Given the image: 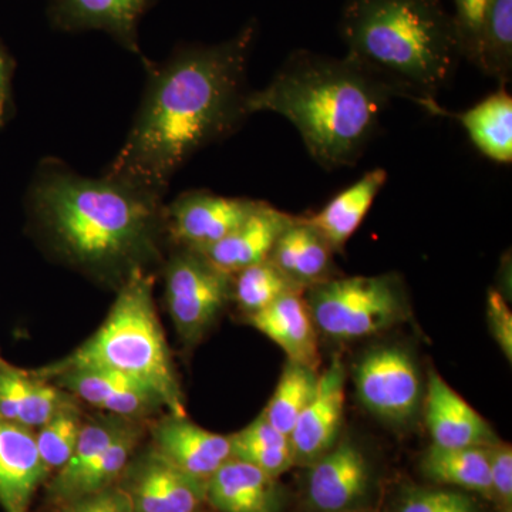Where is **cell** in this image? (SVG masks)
Returning a JSON list of instances; mask_svg holds the SVG:
<instances>
[{
	"label": "cell",
	"instance_id": "f1b7e54d",
	"mask_svg": "<svg viewBox=\"0 0 512 512\" xmlns=\"http://www.w3.org/2000/svg\"><path fill=\"white\" fill-rule=\"evenodd\" d=\"M291 292L303 289L269 259L232 275V301L247 318Z\"/></svg>",
	"mask_w": 512,
	"mask_h": 512
},
{
	"label": "cell",
	"instance_id": "74e56055",
	"mask_svg": "<svg viewBox=\"0 0 512 512\" xmlns=\"http://www.w3.org/2000/svg\"><path fill=\"white\" fill-rule=\"evenodd\" d=\"M503 512H512L511 507H503Z\"/></svg>",
	"mask_w": 512,
	"mask_h": 512
},
{
	"label": "cell",
	"instance_id": "8d00e7d4",
	"mask_svg": "<svg viewBox=\"0 0 512 512\" xmlns=\"http://www.w3.org/2000/svg\"><path fill=\"white\" fill-rule=\"evenodd\" d=\"M16 62L8 47L0 40V128L6 126L15 116V97H13V77Z\"/></svg>",
	"mask_w": 512,
	"mask_h": 512
},
{
	"label": "cell",
	"instance_id": "e0dca14e",
	"mask_svg": "<svg viewBox=\"0 0 512 512\" xmlns=\"http://www.w3.org/2000/svg\"><path fill=\"white\" fill-rule=\"evenodd\" d=\"M426 426L434 446L488 447L500 441L488 421L436 372L427 383Z\"/></svg>",
	"mask_w": 512,
	"mask_h": 512
},
{
	"label": "cell",
	"instance_id": "6da1fadb",
	"mask_svg": "<svg viewBox=\"0 0 512 512\" xmlns=\"http://www.w3.org/2000/svg\"><path fill=\"white\" fill-rule=\"evenodd\" d=\"M258 36L251 20L215 45H181L147 60L136 117L107 177L164 198L175 174L202 148L231 136L249 116L248 63Z\"/></svg>",
	"mask_w": 512,
	"mask_h": 512
},
{
	"label": "cell",
	"instance_id": "d6986e66",
	"mask_svg": "<svg viewBox=\"0 0 512 512\" xmlns=\"http://www.w3.org/2000/svg\"><path fill=\"white\" fill-rule=\"evenodd\" d=\"M205 495L218 512H281L284 507L276 478L234 457L212 474Z\"/></svg>",
	"mask_w": 512,
	"mask_h": 512
},
{
	"label": "cell",
	"instance_id": "f35d334b",
	"mask_svg": "<svg viewBox=\"0 0 512 512\" xmlns=\"http://www.w3.org/2000/svg\"><path fill=\"white\" fill-rule=\"evenodd\" d=\"M342 512H355V511H342Z\"/></svg>",
	"mask_w": 512,
	"mask_h": 512
},
{
	"label": "cell",
	"instance_id": "7a4b0ae2",
	"mask_svg": "<svg viewBox=\"0 0 512 512\" xmlns=\"http://www.w3.org/2000/svg\"><path fill=\"white\" fill-rule=\"evenodd\" d=\"M29 227L63 264L119 289L161 264L167 234L163 198L101 175L84 177L56 158L37 167L26 195Z\"/></svg>",
	"mask_w": 512,
	"mask_h": 512
},
{
	"label": "cell",
	"instance_id": "484cf974",
	"mask_svg": "<svg viewBox=\"0 0 512 512\" xmlns=\"http://www.w3.org/2000/svg\"><path fill=\"white\" fill-rule=\"evenodd\" d=\"M421 470L434 483L493 497L487 447L444 448L431 444L421 458Z\"/></svg>",
	"mask_w": 512,
	"mask_h": 512
},
{
	"label": "cell",
	"instance_id": "5bb4252c",
	"mask_svg": "<svg viewBox=\"0 0 512 512\" xmlns=\"http://www.w3.org/2000/svg\"><path fill=\"white\" fill-rule=\"evenodd\" d=\"M309 467L308 498L316 510L353 511L369 491V460L352 440H339Z\"/></svg>",
	"mask_w": 512,
	"mask_h": 512
},
{
	"label": "cell",
	"instance_id": "4316f807",
	"mask_svg": "<svg viewBox=\"0 0 512 512\" xmlns=\"http://www.w3.org/2000/svg\"><path fill=\"white\" fill-rule=\"evenodd\" d=\"M229 441L232 457L259 468L269 476L278 478L295 466L291 440L275 429L264 413L245 429L229 434Z\"/></svg>",
	"mask_w": 512,
	"mask_h": 512
},
{
	"label": "cell",
	"instance_id": "5b68a950",
	"mask_svg": "<svg viewBox=\"0 0 512 512\" xmlns=\"http://www.w3.org/2000/svg\"><path fill=\"white\" fill-rule=\"evenodd\" d=\"M154 284L153 272H134L117 289L103 325L70 355L36 369L37 375L47 380L70 369L121 373L157 390L168 413L187 416L180 379L158 318Z\"/></svg>",
	"mask_w": 512,
	"mask_h": 512
},
{
	"label": "cell",
	"instance_id": "4dcf8cb0",
	"mask_svg": "<svg viewBox=\"0 0 512 512\" xmlns=\"http://www.w3.org/2000/svg\"><path fill=\"white\" fill-rule=\"evenodd\" d=\"M79 402L76 400L57 410L35 430L37 448L49 474L62 470L73 456L84 423Z\"/></svg>",
	"mask_w": 512,
	"mask_h": 512
},
{
	"label": "cell",
	"instance_id": "e575fe53",
	"mask_svg": "<svg viewBox=\"0 0 512 512\" xmlns=\"http://www.w3.org/2000/svg\"><path fill=\"white\" fill-rule=\"evenodd\" d=\"M490 461L491 491L503 507L512 504V448L510 444L497 443L487 447Z\"/></svg>",
	"mask_w": 512,
	"mask_h": 512
},
{
	"label": "cell",
	"instance_id": "d590c367",
	"mask_svg": "<svg viewBox=\"0 0 512 512\" xmlns=\"http://www.w3.org/2000/svg\"><path fill=\"white\" fill-rule=\"evenodd\" d=\"M487 318L491 335L508 362L512 360V313L510 306L497 289H491L487 298Z\"/></svg>",
	"mask_w": 512,
	"mask_h": 512
},
{
	"label": "cell",
	"instance_id": "83f0119b",
	"mask_svg": "<svg viewBox=\"0 0 512 512\" xmlns=\"http://www.w3.org/2000/svg\"><path fill=\"white\" fill-rule=\"evenodd\" d=\"M318 384V369L288 360L275 393L262 412L266 420L289 437L296 420L315 397Z\"/></svg>",
	"mask_w": 512,
	"mask_h": 512
},
{
	"label": "cell",
	"instance_id": "ba28073f",
	"mask_svg": "<svg viewBox=\"0 0 512 512\" xmlns=\"http://www.w3.org/2000/svg\"><path fill=\"white\" fill-rule=\"evenodd\" d=\"M360 403L379 419L406 423L419 410L421 379L413 356L400 346L369 350L353 366Z\"/></svg>",
	"mask_w": 512,
	"mask_h": 512
},
{
	"label": "cell",
	"instance_id": "1f68e13d",
	"mask_svg": "<svg viewBox=\"0 0 512 512\" xmlns=\"http://www.w3.org/2000/svg\"><path fill=\"white\" fill-rule=\"evenodd\" d=\"M493 0H454L456 12L451 16L460 43L461 56L477 64L481 33Z\"/></svg>",
	"mask_w": 512,
	"mask_h": 512
},
{
	"label": "cell",
	"instance_id": "30bf717a",
	"mask_svg": "<svg viewBox=\"0 0 512 512\" xmlns=\"http://www.w3.org/2000/svg\"><path fill=\"white\" fill-rule=\"evenodd\" d=\"M262 201L222 197L208 191H188L165 207L168 238L177 247H210L235 231Z\"/></svg>",
	"mask_w": 512,
	"mask_h": 512
},
{
	"label": "cell",
	"instance_id": "ac0fdd59",
	"mask_svg": "<svg viewBox=\"0 0 512 512\" xmlns=\"http://www.w3.org/2000/svg\"><path fill=\"white\" fill-rule=\"evenodd\" d=\"M293 215L261 202L248 220L210 247L198 249L212 265L229 275L266 261L272 248L292 221Z\"/></svg>",
	"mask_w": 512,
	"mask_h": 512
},
{
	"label": "cell",
	"instance_id": "9c48e42d",
	"mask_svg": "<svg viewBox=\"0 0 512 512\" xmlns=\"http://www.w3.org/2000/svg\"><path fill=\"white\" fill-rule=\"evenodd\" d=\"M136 512H200L207 483L188 476L153 446L134 453L120 478Z\"/></svg>",
	"mask_w": 512,
	"mask_h": 512
},
{
	"label": "cell",
	"instance_id": "ffe728a7",
	"mask_svg": "<svg viewBox=\"0 0 512 512\" xmlns=\"http://www.w3.org/2000/svg\"><path fill=\"white\" fill-rule=\"evenodd\" d=\"M76 400L35 370L20 369L0 356V417L3 419L36 430L57 410Z\"/></svg>",
	"mask_w": 512,
	"mask_h": 512
},
{
	"label": "cell",
	"instance_id": "9a60e30c",
	"mask_svg": "<svg viewBox=\"0 0 512 512\" xmlns=\"http://www.w3.org/2000/svg\"><path fill=\"white\" fill-rule=\"evenodd\" d=\"M150 433L151 446L161 456L204 483L232 457L229 436L202 429L188 416L165 414L151 426Z\"/></svg>",
	"mask_w": 512,
	"mask_h": 512
},
{
	"label": "cell",
	"instance_id": "44dd1931",
	"mask_svg": "<svg viewBox=\"0 0 512 512\" xmlns=\"http://www.w3.org/2000/svg\"><path fill=\"white\" fill-rule=\"evenodd\" d=\"M249 325L276 343L291 362L318 369V329L303 292H291L247 318Z\"/></svg>",
	"mask_w": 512,
	"mask_h": 512
},
{
	"label": "cell",
	"instance_id": "2e32d148",
	"mask_svg": "<svg viewBox=\"0 0 512 512\" xmlns=\"http://www.w3.org/2000/svg\"><path fill=\"white\" fill-rule=\"evenodd\" d=\"M47 473L35 430L0 417V507L29 512L33 495Z\"/></svg>",
	"mask_w": 512,
	"mask_h": 512
},
{
	"label": "cell",
	"instance_id": "3957f363",
	"mask_svg": "<svg viewBox=\"0 0 512 512\" xmlns=\"http://www.w3.org/2000/svg\"><path fill=\"white\" fill-rule=\"evenodd\" d=\"M392 94L348 56L296 50L264 89L251 90L249 116L271 111L291 121L306 150L325 170L356 164Z\"/></svg>",
	"mask_w": 512,
	"mask_h": 512
},
{
	"label": "cell",
	"instance_id": "277c9868",
	"mask_svg": "<svg viewBox=\"0 0 512 512\" xmlns=\"http://www.w3.org/2000/svg\"><path fill=\"white\" fill-rule=\"evenodd\" d=\"M339 30L346 56L393 97L443 116L437 97L463 56L440 0H348Z\"/></svg>",
	"mask_w": 512,
	"mask_h": 512
},
{
	"label": "cell",
	"instance_id": "7c38bea8",
	"mask_svg": "<svg viewBox=\"0 0 512 512\" xmlns=\"http://www.w3.org/2000/svg\"><path fill=\"white\" fill-rule=\"evenodd\" d=\"M158 0H50L47 19L53 29L64 33L99 32L109 35L117 45L140 57L141 20Z\"/></svg>",
	"mask_w": 512,
	"mask_h": 512
},
{
	"label": "cell",
	"instance_id": "836d02e7",
	"mask_svg": "<svg viewBox=\"0 0 512 512\" xmlns=\"http://www.w3.org/2000/svg\"><path fill=\"white\" fill-rule=\"evenodd\" d=\"M62 505V512H136L130 495L119 484Z\"/></svg>",
	"mask_w": 512,
	"mask_h": 512
},
{
	"label": "cell",
	"instance_id": "f546056e",
	"mask_svg": "<svg viewBox=\"0 0 512 512\" xmlns=\"http://www.w3.org/2000/svg\"><path fill=\"white\" fill-rule=\"evenodd\" d=\"M477 67L505 86L512 73V0H493L478 50Z\"/></svg>",
	"mask_w": 512,
	"mask_h": 512
},
{
	"label": "cell",
	"instance_id": "4fadbf2b",
	"mask_svg": "<svg viewBox=\"0 0 512 512\" xmlns=\"http://www.w3.org/2000/svg\"><path fill=\"white\" fill-rule=\"evenodd\" d=\"M346 400V369L335 356L319 373L318 390L289 434L295 464L311 466L339 441Z\"/></svg>",
	"mask_w": 512,
	"mask_h": 512
},
{
	"label": "cell",
	"instance_id": "d4e9b609",
	"mask_svg": "<svg viewBox=\"0 0 512 512\" xmlns=\"http://www.w3.org/2000/svg\"><path fill=\"white\" fill-rule=\"evenodd\" d=\"M144 433H146L144 421H134L123 436L114 441L100 457L83 468L77 476L70 478L66 483L49 485L50 495L57 503L64 504L74 498L97 493L111 485H116L130 463L131 457L140 446Z\"/></svg>",
	"mask_w": 512,
	"mask_h": 512
},
{
	"label": "cell",
	"instance_id": "52a82bcc",
	"mask_svg": "<svg viewBox=\"0 0 512 512\" xmlns=\"http://www.w3.org/2000/svg\"><path fill=\"white\" fill-rule=\"evenodd\" d=\"M165 305L187 348L214 328L232 301V275L212 265L201 252L178 247L164 262Z\"/></svg>",
	"mask_w": 512,
	"mask_h": 512
},
{
	"label": "cell",
	"instance_id": "8fae6325",
	"mask_svg": "<svg viewBox=\"0 0 512 512\" xmlns=\"http://www.w3.org/2000/svg\"><path fill=\"white\" fill-rule=\"evenodd\" d=\"M47 380L80 402L126 419L146 421L167 410L163 396L153 387L110 370L70 369Z\"/></svg>",
	"mask_w": 512,
	"mask_h": 512
},
{
	"label": "cell",
	"instance_id": "8992f818",
	"mask_svg": "<svg viewBox=\"0 0 512 512\" xmlns=\"http://www.w3.org/2000/svg\"><path fill=\"white\" fill-rule=\"evenodd\" d=\"M305 301L318 332L339 340L377 335L410 315L403 282L393 274L332 278L308 288Z\"/></svg>",
	"mask_w": 512,
	"mask_h": 512
},
{
	"label": "cell",
	"instance_id": "7402d4cb",
	"mask_svg": "<svg viewBox=\"0 0 512 512\" xmlns=\"http://www.w3.org/2000/svg\"><path fill=\"white\" fill-rule=\"evenodd\" d=\"M387 183V171L375 168L355 184L340 191L315 215L305 221L328 242L333 252L342 251L362 225L379 192Z\"/></svg>",
	"mask_w": 512,
	"mask_h": 512
},
{
	"label": "cell",
	"instance_id": "cb8c5ba5",
	"mask_svg": "<svg viewBox=\"0 0 512 512\" xmlns=\"http://www.w3.org/2000/svg\"><path fill=\"white\" fill-rule=\"evenodd\" d=\"M448 116L456 117L463 124L471 143L483 156L495 163H511L512 97L504 87L471 109Z\"/></svg>",
	"mask_w": 512,
	"mask_h": 512
},
{
	"label": "cell",
	"instance_id": "d6a6232c",
	"mask_svg": "<svg viewBox=\"0 0 512 512\" xmlns=\"http://www.w3.org/2000/svg\"><path fill=\"white\" fill-rule=\"evenodd\" d=\"M397 512H478L470 494L444 488H421L403 498Z\"/></svg>",
	"mask_w": 512,
	"mask_h": 512
},
{
	"label": "cell",
	"instance_id": "603a6c76",
	"mask_svg": "<svg viewBox=\"0 0 512 512\" xmlns=\"http://www.w3.org/2000/svg\"><path fill=\"white\" fill-rule=\"evenodd\" d=\"M333 251L305 218L295 217L278 238L269 261L302 289L332 279Z\"/></svg>",
	"mask_w": 512,
	"mask_h": 512
}]
</instances>
